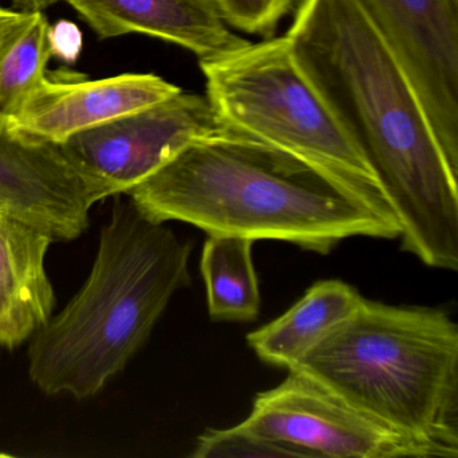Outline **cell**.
Returning <instances> with one entry per match:
<instances>
[{"label":"cell","instance_id":"cell-1","mask_svg":"<svg viewBox=\"0 0 458 458\" xmlns=\"http://www.w3.org/2000/svg\"><path fill=\"white\" fill-rule=\"evenodd\" d=\"M302 73L379 178L402 250L458 270V170L359 0H301L286 33Z\"/></svg>","mask_w":458,"mask_h":458},{"label":"cell","instance_id":"cell-2","mask_svg":"<svg viewBox=\"0 0 458 458\" xmlns=\"http://www.w3.org/2000/svg\"><path fill=\"white\" fill-rule=\"evenodd\" d=\"M149 221L328 254L352 237L394 240L383 221L308 163L227 131L184 147L128 192Z\"/></svg>","mask_w":458,"mask_h":458},{"label":"cell","instance_id":"cell-3","mask_svg":"<svg viewBox=\"0 0 458 458\" xmlns=\"http://www.w3.org/2000/svg\"><path fill=\"white\" fill-rule=\"evenodd\" d=\"M191 251L190 241L116 198L84 285L29 339L33 385L52 396L100 394L191 284Z\"/></svg>","mask_w":458,"mask_h":458},{"label":"cell","instance_id":"cell-4","mask_svg":"<svg viewBox=\"0 0 458 458\" xmlns=\"http://www.w3.org/2000/svg\"><path fill=\"white\" fill-rule=\"evenodd\" d=\"M288 371L436 457H458V326L445 310L363 297Z\"/></svg>","mask_w":458,"mask_h":458},{"label":"cell","instance_id":"cell-5","mask_svg":"<svg viewBox=\"0 0 458 458\" xmlns=\"http://www.w3.org/2000/svg\"><path fill=\"white\" fill-rule=\"evenodd\" d=\"M221 130L286 152L398 227L374 168L294 60L286 36L199 61Z\"/></svg>","mask_w":458,"mask_h":458},{"label":"cell","instance_id":"cell-6","mask_svg":"<svg viewBox=\"0 0 458 458\" xmlns=\"http://www.w3.org/2000/svg\"><path fill=\"white\" fill-rule=\"evenodd\" d=\"M221 130L206 96L184 93L82 131L57 144L90 205L128 194L181 149Z\"/></svg>","mask_w":458,"mask_h":458},{"label":"cell","instance_id":"cell-7","mask_svg":"<svg viewBox=\"0 0 458 458\" xmlns=\"http://www.w3.org/2000/svg\"><path fill=\"white\" fill-rule=\"evenodd\" d=\"M277 387L254 398L242 425L301 457H436L425 445L345 403L310 377L288 371Z\"/></svg>","mask_w":458,"mask_h":458},{"label":"cell","instance_id":"cell-8","mask_svg":"<svg viewBox=\"0 0 458 458\" xmlns=\"http://www.w3.org/2000/svg\"><path fill=\"white\" fill-rule=\"evenodd\" d=\"M401 63L458 170V0H359Z\"/></svg>","mask_w":458,"mask_h":458},{"label":"cell","instance_id":"cell-9","mask_svg":"<svg viewBox=\"0 0 458 458\" xmlns=\"http://www.w3.org/2000/svg\"><path fill=\"white\" fill-rule=\"evenodd\" d=\"M181 92V88L152 73H125L92 81L74 72H47L4 119L10 128L28 138L60 144L76 133Z\"/></svg>","mask_w":458,"mask_h":458},{"label":"cell","instance_id":"cell-10","mask_svg":"<svg viewBox=\"0 0 458 458\" xmlns=\"http://www.w3.org/2000/svg\"><path fill=\"white\" fill-rule=\"evenodd\" d=\"M92 208L57 144L28 138L0 117V210L68 242L89 227Z\"/></svg>","mask_w":458,"mask_h":458},{"label":"cell","instance_id":"cell-11","mask_svg":"<svg viewBox=\"0 0 458 458\" xmlns=\"http://www.w3.org/2000/svg\"><path fill=\"white\" fill-rule=\"evenodd\" d=\"M100 39L141 34L194 53L199 61L248 44L222 20L218 0H65Z\"/></svg>","mask_w":458,"mask_h":458},{"label":"cell","instance_id":"cell-12","mask_svg":"<svg viewBox=\"0 0 458 458\" xmlns=\"http://www.w3.org/2000/svg\"><path fill=\"white\" fill-rule=\"evenodd\" d=\"M361 300L360 293L344 281H318L284 315L249 334V347L264 363L292 369L327 331L351 315Z\"/></svg>","mask_w":458,"mask_h":458},{"label":"cell","instance_id":"cell-13","mask_svg":"<svg viewBox=\"0 0 458 458\" xmlns=\"http://www.w3.org/2000/svg\"><path fill=\"white\" fill-rule=\"evenodd\" d=\"M53 242L38 227L0 216V299L22 312L37 331L55 315V288L45 265Z\"/></svg>","mask_w":458,"mask_h":458},{"label":"cell","instance_id":"cell-14","mask_svg":"<svg viewBox=\"0 0 458 458\" xmlns=\"http://www.w3.org/2000/svg\"><path fill=\"white\" fill-rule=\"evenodd\" d=\"M253 243L237 235H208L200 272L213 320L253 321L259 318L261 296L251 259Z\"/></svg>","mask_w":458,"mask_h":458},{"label":"cell","instance_id":"cell-15","mask_svg":"<svg viewBox=\"0 0 458 458\" xmlns=\"http://www.w3.org/2000/svg\"><path fill=\"white\" fill-rule=\"evenodd\" d=\"M49 25L45 12L23 13L0 49V117L9 116L47 76Z\"/></svg>","mask_w":458,"mask_h":458},{"label":"cell","instance_id":"cell-16","mask_svg":"<svg viewBox=\"0 0 458 458\" xmlns=\"http://www.w3.org/2000/svg\"><path fill=\"white\" fill-rule=\"evenodd\" d=\"M194 458L301 457L296 450L270 441L242 423L229 428H208L198 438Z\"/></svg>","mask_w":458,"mask_h":458},{"label":"cell","instance_id":"cell-17","mask_svg":"<svg viewBox=\"0 0 458 458\" xmlns=\"http://www.w3.org/2000/svg\"><path fill=\"white\" fill-rule=\"evenodd\" d=\"M296 0H218L222 20L227 26L272 38L278 23L293 9Z\"/></svg>","mask_w":458,"mask_h":458},{"label":"cell","instance_id":"cell-18","mask_svg":"<svg viewBox=\"0 0 458 458\" xmlns=\"http://www.w3.org/2000/svg\"><path fill=\"white\" fill-rule=\"evenodd\" d=\"M50 57H55L68 65L79 61L84 47L81 29L72 21L61 20L49 25L47 33Z\"/></svg>","mask_w":458,"mask_h":458},{"label":"cell","instance_id":"cell-19","mask_svg":"<svg viewBox=\"0 0 458 458\" xmlns=\"http://www.w3.org/2000/svg\"><path fill=\"white\" fill-rule=\"evenodd\" d=\"M34 324L6 300L0 299V347H20L36 332Z\"/></svg>","mask_w":458,"mask_h":458},{"label":"cell","instance_id":"cell-20","mask_svg":"<svg viewBox=\"0 0 458 458\" xmlns=\"http://www.w3.org/2000/svg\"><path fill=\"white\" fill-rule=\"evenodd\" d=\"M22 15L23 12H18V10L14 9H4V7L0 6V49H2L4 42L9 38L13 29L20 22Z\"/></svg>","mask_w":458,"mask_h":458},{"label":"cell","instance_id":"cell-21","mask_svg":"<svg viewBox=\"0 0 458 458\" xmlns=\"http://www.w3.org/2000/svg\"><path fill=\"white\" fill-rule=\"evenodd\" d=\"M14 10L23 13L45 12L55 0H12Z\"/></svg>","mask_w":458,"mask_h":458},{"label":"cell","instance_id":"cell-22","mask_svg":"<svg viewBox=\"0 0 458 458\" xmlns=\"http://www.w3.org/2000/svg\"><path fill=\"white\" fill-rule=\"evenodd\" d=\"M2 214H4V211L0 210V216H2Z\"/></svg>","mask_w":458,"mask_h":458}]
</instances>
